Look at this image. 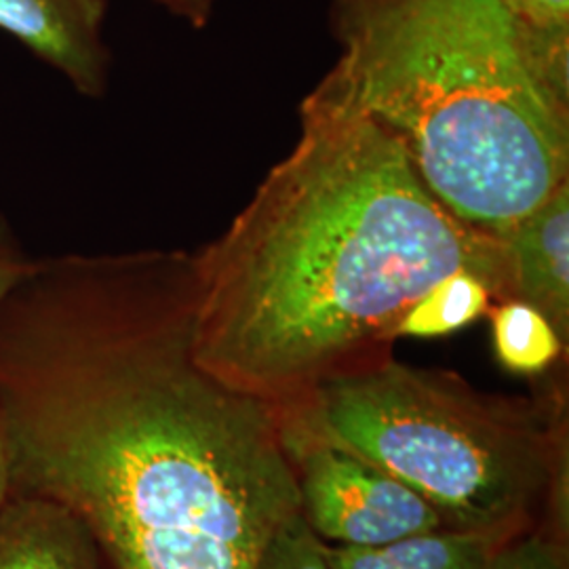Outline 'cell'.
<instances>
[{
    "instance_id": "9c48e42d",
    "label": "cell",
    "mask_w": 569,
    "mask_h": 569,
    "mask_svg": "<svg viewBox=\"0 0 569 569\" xmlns=\"http://www.w3.org/2000/svg\"><path fill=\"white\" fill-rule=\"evenodd\" d=\"M500 540L481 533L432 529L382 547H342L326 550L329 569H481Z\"/></svg>"
},
{
    "instance_id": "8fae6325",
    "label": "cell",
    "mask_w": 569,
    "mask_h": 569,
    "mask_svg": "<svg viewBox=\"0 0 569 569\" xmlns=\"http://www.w3.org/2000/svg\"><path fill=\"white\" fill-rule=\"evenodd\" d=\"M496 361L515 376H542L568 355L549 319L523 300L493 302L488 310Z\"/></svg>"
},
{
    "instance_id": "7a4b0ae2",
    "label": "cell",
    "mask_w": 569,
    "mask_h": 569,
    "mask_svg": "<svg viewBox=\"0 0 569 569\" xmlns=\"http://www.w3.org/2000/svg\"><path fill=\"white\" fill-rule=\"evenodd\" d=\"M296 148L194 251V357L279 407L392 359L397 327L456 272L512 298L500 237L462 222L359 103L338 61L300 106Z\"/></svg>"
},
{
    "instance_id": "9a60e30c",
    "label": "cell",
    "mask_w": 569,
    "mask_h": 569,
    "mask_svg": "<svg viewBox=\"0 0 569 569\" xmlns=\"http://www.w3.org/2000/svg\"><path fill=\"white\" fill-rule=\"evenodd\" d=\"M37 258L28 256L7 216L0 211V300L32 270Z\"/></svg>"
},
{
    "instance_id": "5bb4252c",
    "label": "cell",
    "mask_w": 569,
    "mask_h": 569,
    "mask_svg": "<svg viewBox=\"0 0 569 569\" xmlns=\"http://www.w3.org/2000/svg\"><path fill=\"white\" fill-rule=\"evenodd\" d=\"M323 547L326 542L308 528L300 512L266 547L258 569H329Z\"/></svg>"
},
{
    "instance_id": "6da1fadb",
    "label": "cell",
    "mask_w": 569,
    "mask_h": 569,
    "mask_svg": "<svg viewBox=\"0 0 569 569\" xmlns=\"http://www.w3.org/2000/svg\"><path fill=\"white\" fill-rule=\"evenodd\" d=\"M183 249L37 258L0 300L13 491L89 529L103 569H258L300 515L279 411L194 357Z\"/></svg>"
},
{
    "instance_id": "ba28073f",
    "label": "cell",
    "mask_w": 569,
    "mask_h": 569,
    "mask_svg": "<svg viewBox=\"0 0 569 569\" xmlns=\"http://www.w3.org/2000/svg\"><path fill=\"white\" fill-rule=\"evenodd\" d=\"M0 569H103L89 529L58 502L11 491L0 505Z\"/></svg>"
},
{
    "instance_id": "8992f818",
    "label": "cell",
    "mask_w": 569,
    "mask_h": 569,
    "mask_svg": "<svg viewBox=\"0 0 569 569\" xmlns=\"http://www.w3.org/2000/svg\"><path fill=\"white\" fill-rule=\"evenodd\" d=\"M106 13L108 0H0V30L56 68L77 93L102 98L112 61Z\"/></svg>"
},
{
    "instance_id": "2e32d148",
    "label": "cell",
    "mask_w": 569,
    "mask_h": 569,
    "mask_svg": "<svg viewBox=\"0 0 569 569\" xmlns=\"http://www.w3.org/2000/svg\"><path fill=\"white\" fill-rule=\"evenodd\" d=\"M171 16L190 23L192 28H204L216 9V0H157Z\"/></svg>"
},
{
    "instance_id": "4fadbf2b",
    "label": "cell",
    "mask_w": 569,
    "mask_h": 569,
    "mask_svg": "<svg viewBox=\"0 0 569 569\" xmlns=\"http://www.w3.org/2000/svg\"><path fill=\"white\" fill-rule=\"evenodd\" d=\"M481 569H569L568 538L536 529L507 540Z\"/></svg>"
},
{
    "instance_id": "277c9868",
    "label": "cell",
    "mask_w": 569,
    "mask_h": 569,
    "mask_svg": "<svg viewBox=\"0 0 569 569\" xmlns=\"http://www.w3.org/2000/svg\"><path fill=\"white\" fill-rule=\"evenodd\" d=\"M281 427L345 449L418 493L446 529L568 538V397L491 395L395 357L277 407Z\"/></svg>"
},
{
    "instance_id": "52a82bcc",
    "label": "cell",
    "mask_w": 569,
    "mask_h": 569,
    "mask_svg": "<svg viewBox=\"0 0 569 569\" xmlns=\"http://www.w3.org/2000/svg\"><path fill=\"white\" fill-rule=\"evenodd\" d=\"M509 253L512 298L540 310L569 342V180L500 234Z\"/></svg>"
},
{
    "instance_id": "30bf717a",
    "label": "cell",
    "mask_w": 569,
    "mask_h": 569,
    "mask_svg": "<svg viewBox=\"0 0 569 569\" xmlns=\"http://www.w3.org/2000/svg\"><path fill=\"white\" fill-rule=\"evenodd\" d=\"M536 79L569 108V0H498Z\"/></svg>"
},
{
    "instance_id": "7c38bea8",
    "label": "cell",
    "mask_w": 569,
    "mask_h": 569,
    "mask_svg": "<svg viewBox=\"0 0 569 569\" xmlns=\"http://www.w3.org/2000/svg\"><path fill=\"white\" fill-rule=\"evenodd\" d=\"M493 293L488 283L470 272H456L430 287L409 308L397 327V338H443L486 317L493 305Z\"/></svg>"
},
{
    "instance_id": "3957f363",
    "label": "cell",
    "mask_w": 569,
    "mask_h": 569,
    "mask_svg": "<svg viewBox=\"0 0 569 569\" xmlns=\"http://www.w3.org/2000/svg\"><path fill=\"white\" fill-rule=\"evenodd\" d=\"M331 23L357 100L462 222L500 237L569 180V108L498 0H333Z\"/></svg>"
},
{
    "instance_id": "e0dca14e",
    "label": "cell",
    "mask_w": 569,
    "mask_h": 569,
    "mask_svg": "<svg viewBox=\"0 0 569 569\" xmlns=\"http://www.w3.org/2000/svg\"><path fill=\"white\" fill-rule=\"evenodd\" d=\"M13 491V462H11V439L9 428L0 407V505L11 496Z\"/></svg>"
},
{
    "instance_id": "5b68a950",
    "label": "cell",
    "mask_w": 569,
    "mask_h": 569,
    "mask_svg": "<svg viewBox=\"0 0 569 569\" xmlns=\"http://www.w3.org/2000/svg\"><path fill=\"white\" fill-rule=\"evenodd\" d=\"M281 435L298 483L300 512L323 542L382 547L443 528L418 493L363 458L291 428L281 427Z\"/></svg>"
}]
</instances>
